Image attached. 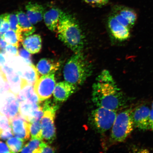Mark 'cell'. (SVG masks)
Instances as JSON below:
<instances>
[{
  "label": "cell",
  "instance_id": "6da1fadb",
  "mask_svg": "<svg viewBox=\"0 0 153 153\" xmlns=\"http://www.w3.org/2000/svg\"><path fill=\"white\" fill-rule=\"evenodd\" d=\"M92 100L97 107L117 111L127 104V97L117 85L111 74L104 70L94 83Z\"/></svg>",
  "mask_w": 153,
  "mask_h": 153
},
{
  "label": "cell",
  "instance_id": "7a4b0ae2",
  "mask_svg": "<svg viewBox=\"0 0 153 153\" xmlns=\"http://www.w3.org/2000/svg\"><path fill=\"white\" fill-rule=\"evenodd\" d=\"M56 32L59 39L74 53L82 51L85 46V36L73 15L64 12L59 21Z\"/></svg>",
  "mask_w": 153,
  "mask_h": 153
},
{
  "label": "cell",
  "instance_id": "3957f363",
  "mask_svg": "<svg viewBox=\"0 0 153 153\" xmlns=\"http://www.w3.org/2000/svg\"><path fill=\"white\" fill-rule=\"evenodd\" d=\"M93 72L92 64L82 51L74 53L67 61L63 75L65 81L78 86L83 85Z\"/></svg>",
  "mask_w": 153,
  "mask_h": 153
},
{
  "label": "cell",
  "instance_id": "277c9868",
  "mask_svg": "<svg viewBox=\"0 0 153 153\" xmlns=\"http://www.w3.org/2000/svg\"><path fill=\"white\" fill-rule=\"evenodd\" d=\"M133 109H126L117 114L111 128V139L114 142L125 141L133 131L134 126L132 118Z\"/></svg>",
  "mask_w": 153,
  "mask_h": 153
},
{
  "label": "cell",
  "instance_id": "5b68a950",
  "mask_svg": "<svg viewBox=\"0 0 153 153\" xmlns=\"http://www.w3.org/2000/svg\"><path fill=\"white\" fill-rule=\"evenodd\" d=\"M117 114L116 111L97 107L91 112L89 123L97 133H104L111 128Z\"/></svg>",
  "mask_w": 153,
  "mask_h": 153
},
{
  "label": "cell",
  "instance_id": "8992f818",
  "mask_svg": "<svg viewBox=\"0 0 153 153\" xmlns=\"http://www.w3.org/2000/svg\"><path fill=\"white\" fill-rule=\"evenodd\" d=\"M55 73L42 76L34 85V91L40 102L50 98L53 94L55 86Z\"/></svg>",
  "mask_w": 153,
  "mask_h": 153
},
{
  "label": "cell",
  "instance_id": "52a82bcc",
  "mask_svg": "<svg viewBox=\"0 0 153 153\" xmlns=\"http://www.w3.org/2000/svg\"><path fill=\"white\" fill-rule=\"evenodd\" d=\"M56 111H46L44 112L41 120L42 140L46 143H52L56 138L54 120Z\"/></svg>",
  "mask_w": 153,
  "mask_h": 153
},
{
  "label": "cell",
  "instance_id": "ba28073f",
  "mask_svg": "<svg viewBox=\"0 0 153 153\" xmlns=\"http://www.w3.org/2000/svg\"><path fill=\"white\" fill-rule=\"evenodd\" d=\"M9 120L13 135L25 142L27 141L30 137V122L20 114Z\"/></svg>",
  "mask_w": 153,
  "mask_h": 153
},
{
  "label": "cell",
  "instance_id": "9c48e42d",
  "mask_svg": "<svg viewBox=\"0 0 153 153\" xmlns=\"http://www.w3.org/2000/svg\"><path fill=\"white\" fill-rule=\"evenodd\" d=\"M151 109L145 105H141L133 109L132 118L134 127L142 130L149 129V116Z\"/></svg>",
  "mask_w": 153,
  "mask_h": 153
},
{
  "label": "cell",
  "instance_id": "30bf717a",
  "mask_svg": "<svg viewBox=\"0 0 153 153\" xmlns=\"http://www.w3.org/2000/svg\"><path fill=\"white\" fill-rule=\"evenodd\" d=\"M78 86L65 81L56 84L53 93V100L57 103L66 101L75 92Z\"/></svg>",
  "mask_w": 153,
  "mask_h": 153
},
{
  "label": "cell",
  "instance_id": "8fae6325",
  "mask_svg": "<svg viewBox=\"0 0 153 153\" xmlns=\"http://www.w3.org/2000/svg\"><path fill=\"white\" fill-rule=\"evenodd\" d=\"M108 24L111 33L117 40L124 41L130 37L129 28L118 22L112 14L108 19Z\"/></svg>",
  "mask_w": 153,
  "mask_h": 153
},
{
  "label": "cell",
  "instance_id": "7c38bea8",
  "mask_svg": "<svg viewBox=\"0 0 153 153\" xmlns=\"http://www.w3.org/2000/svg\"><path fill=\"white\" fill-rule=\"evenodd\" d=\"M113 11L117 14L124 24L130 27H132L137 20L136 13L132 9L123 6L116 5Z\"/></svg>",
  "mask_w": 153,
  "mask_h": 153
},
{
  "label": "cell",
  "instance_id": "4fadbf2b",
  "mask_svg": "<svg viewBox=\"0 0 153 153\" xmlns=\"http://www.w3.org/2000/svg\"><path fill=\"white\" fill-rule=\"evenodd\" d=\"M26 15L32 24L35 25L42 20L45 8L41 4L30 1L26 5Z\"/></svg>",
  "mask_w": 153,
  "mask_h": 153
},
{
  "label": "cell",
  "instance_id": "5bb4252c",
  "mask_svg": "<svg viewBox=\"0 0 153 153\" xmlns=\"http://www.w3.org/2000/svg\"><path fill=\"white\" fill-rule=\"evenodd\" d=\"M64 12L62 10L54 7L45 13L43 17L44 21L50 30L56 32L59 21Z\"/></svg>",
  "mask_w": 153,
  "mask_h": 153
},
{
  "label": "cell",
  "instance_id": "9a60e30c",
  "mask_svg": "<svg viewBox=\"0 0 153 153\" xmlns=\"http://www.w3.org/2000/svg\"><path fill=\"white\" fill-rule=\"evenodd\" d=\"M60 63L58 61L48 58H43L38 62L36 68L40 76L51 73H55L59 70Z\"/></svg>",
  "mask_w": 153,
  "mask_h": 153
},
{
  "label": "cell",
  "instance_id": "2e32d148",
  "mask_svg": "<svg viewBox=\"0 0 153 153\" xmlns=\"http://www.w3.org/2000/svg\"><path fill=\"white\" fill-rule=\"evenodd\" d=\"M22 43L24 48L32 54L39 52L42 49V38L39 34H31L27 36Z\"/></svg>",
  "mask_w": 153,
  "mask_h": 153
},
{
  "label": "cell",
  "instance_id": "e0dca14e",
  "mask_svg": "<svg viewBox=\"0 0 153 153\" xmlns=\"http://www.w3.org/2000/svg\"><path fill=\"white\" fill-rule=\"evenodd\" d=\"M19 23L22 30V36L24 39L27 36L31 35L36 30L35 27L30 22L26 14L22 11L16 12Z\"/></svg>",
  "mask_w": 153,
  "mask_h": 153
},
{
  "label": "cell",
  "instance_id": "ac0fdd59",
  "mask_svg": "<svg viewBox=\"0 0 153 153\" xmlns=\"http://www.w3.org/2000/svg\"><path fill=\"white\" fill-rule=\"evenodd\" d=\"M20 105L16 99L10 97L3 108L2 111L9 119H11L20 114Z\"/></svg>",
  "mask_w": 153,
  "mask_h": 153
},
{
  "label": "cell",
  "instance_id": "d6986e66",
  "mask_svg": "<svg viewBox=\"0 0 153 153\" xmlns=\"http://www.w3.org/2000/svg\"><path fill=\"white\" fill-rule=\"evenodd\" d=\"M39 104H36L30 102L27 100L21 103L20 106V114L23 117L30 121L32 117V114L40 106Z\"/></svg>",
  "mask_w": 153,
  "mask_h": 153
},
{
  "label": "cell",
  "instance_id": "ffe728a7",
  "mask_svg": "<svg viewBox=\"0 0 153 153\" xmlns=\"http://www.w3.org/2000/svg\"><path fill=\"white\" fill-rule=\"evenodd\" d=\"M22 77L26 80L29 83L33 85L39 79L40 76L37 69L33 65L26 66L23 72L19 73Z\"/></svg>",
  "mask_w": 153,
  "mask_h": 153
},
{
  "label": "cell",
  "instance_id": "44dd1931",
  "mask_svg": "<svg viewBox=\"0 0 153 153\" xmlns=\"http://www.w3.org/2000/svg\"><path fill=\"white\" fill-rule=\"evenodd\" d=\"M9 23L10 29L14 30L18 34L20 42L23 41L22 29L19 25L18 16L16 14H10L9 16Z\"/></svg>",
  "mask_w": 153,
  "mask_h": 153
},
{
  "label": "cell",
  "instance_id": "7402d4cb",
  "mask_svg": "<svg viewBox=\"0 0 153 153\" xmlns=\"http://www.w3.org/2000/svg\"><path fill=\"white\" fill-rule=\"evenodd\" d=\"M25 141L15 137L7 140V144L12 153L20 152L23 148Z\"/></svg>",
  "mask_w": 153,
  "mask_h": 153
},
{
  "label": "cell",
  "instance_id": "603a6c76",
  "mask_svg": "<svg viewBox=\"0 0 153 153\" xmlns=\"http://www.w3.org/2000/svg\"><path fill=\"white\" fill-rule=\"evenodd\" d=\"M30 123V134L32 138H37L42 140L41 120H37Z\"/></svg>",
  "mask_w": 153,
  "mask_h": 153
},
{
  "label": "cell",
  "instance_id": "cb8c5ba5",
  "mask_svg": "<svg viewBox=\"0 0 153 153\" xmlns=\"http://www.w3.org/2000/svg\"><path fill=\"white\" fill-rule=\"evenodd\" d=\"M4 37L7 44L19 47L20 39L18 34L12 30L9 29L5 32L4 35Z\"/></svg>",
  "mask_w": 153,
  "mask_h": 153
},
{
  "label": "cell",
  "instance_id": "d4e9b609",
  "mask_svg": "<svg viewBox=\"0 0 153 153\" xmlns=\"http://www.w3.org/2000/svg\"><path fill=\"white\" fill-rule=\"evenodd\" d=\"M43 141L37 138H32L26 144L31 151L32 153H39L41 145Z\"/></svg>",
  "mask_w": 153,
  "mask_h": 153
},
{
  "label": "cell",
  "instance_id": "484cf974",
  "mask_svg": "<svg viewBox=\"0 0 153 153\" xmlns=\"http://www.w3.org/2000/svg\"><path fill=\"white\" fill-rule=\"evenodd\" d=\"M6 78L7 82L10 85L11 87L12 88H16L19 87L21 83L20 78L19 77V74L14 72L13 73L7 75ZM8 83V84H9Z\"/></svg>",
  "mask_w": 153,
  "mask_h": 153
},
{
  "label": "cell",
  "instance_id": "4316f807",
  "mask_svg": "<svg viewBox=\"0 0 153 153\" xmlns=\"http://www.w3.org/2000/svg\"><path fill=\"white\" fill-rule=\"evenodd\" d=\"M19 55L22 57L24 62L29 65H33L30 53L25 49H21L19 51Z\"/></svg>",
  "mask_w": 153,
  "mask_h": 153
},
{
  "label": "cell",
  "instance_id": "83f0119b",
  "mask_svg": "<svg viewBox=\"0 0 153 153\" xmlns=\"http://www.w3.org/2000/svg\"><path fill=\"white\" fill-rule=\"evenodd\" d=\"M86 3L93 7H101L107 5L109 0H83Z\"/></svg>",
  "mask_w": 153,
  "mask_h": 153
},
{
  "label": "cell",
  "instance_id": "f1b7e54d",
  "mask_svg": "<svg viewBox=\"0 0 153 153\" xmlns=\"http://www.w3.org/2000/svg\"><path fill=\"white\" fill-rule=\"evenodd\" d=\"M18 48L15 45L7 44L5 48L6 53L10 56H18L19 55Z\"/></svg>",
  "mask_w": 153,
  "mask_h": 153
},
{
  "label": "cell",
  "instance_id": "f546056e",
  "mask_svg": "<svg viewBox=\"0 0 153 153\" xmlns=\"http://www.w3.org/2000/svg\"><path fill=\"white\" fill-rule=\"evenodd\" d=\"M55 149L53 147L48 145V143L42 141L41 145L40 153H54L55 152Z\"/></svg>",
  "mask_w": 153,
  "mask_h": 153
},
{
  "label": "cell",
  "instance_id": "4dcf8cb0",
  "mask_svg": "<svg viewBox=\"0 0 153 153\" xmlns=\"http://www.w3.org/2000/svg\"><path fill=\"white\" fill-rule=\"evenodd\" d=\"M13 134L11 128L10 127L6 129L3 130L0 133V139L3 140H7L13 137Z\"/></svg>",
  "mask_w": 153,
  "mask_h": 153
},
{
  "label": "cell",
  "instance_id": "1f68e13d",
  "mask_svg": "<svg viewBox=\"0 0 153 153\" xmlns=\"http://www.w3.org/2000/svg\"><path fill=\"white\" fill-rule=\"evenodd\" d=\"M10 127L9 118L3 114L0 118V128L2 129L5 130Z\"/></svg>",
  "mask_w": 153,
  "mask_h": 153
},
{
  "label": "cell",
  "instance_id": "d6a6232c",
  "mask_svg": "<svg viewBox=\"0 0 153 153\" xmlns=\"http://www.w3.org/2000/svg\"><path fill=\"white\" fill-rule=\"evenodd\" d=\"M10 29L9 20H5L0 26V37H3L4 34Z\"/></svg>",
  "mask_w": 153,
  "mask_h": 153
},
{
  "label": "cell",
  "instance_id": "836d02e7",
  "mask_svg": "<svg viewBox=\"0 0 153 153\" xmlns=\"http://www.w3.org/2000/svg\"><path fill=\"white\" fill-rule=\"evenodd\" d=\"M11 151L7 144L0 141V153H11Z\"/></svg>",
  "mask_w": 153,
  "mask_h": 153
},
{
  "label": "cell",
  "instance_id": "e575fe53",
  "mask_svg": "<svg viewBox=\"0 0 153 153\" xmlns=\"http://www.w3.org/2000/svg\"><path fill=\"white\" fill-rule=\"evenodd\" d=\"M7 43L6 42L4 37H0V52L4 53H6L5 48Z\"/></svg>",
  "mask_w": 153,
  "mask_h": 153
},
{
  "label": "cell",
  "instance_id": "d590c367",
  "mask_svg": "<svg viewBox=\"0 0 153 153\" xmlns=\"http://www.w3.org/2000/svg\"><path fill=\"white\" fill-rule=\"evenodd\" d=\"M149 129L153 131V110L151 109L149 116Z\"/></svg>",
  "mask_w": 153,
  "mask_h": 153
},
{
  "label": "cell",
  "instance_id": "8d00e7d4",
  "mask_svg": "<svg viewBox=\"0 0 153 153\" xmlns=\"http://www.w3.org/2000/svg\"><path fill=\"white\" fill-rule=\"evenodd\" d=\"M9 13H6L0 15V26L5 20H9Z\"/></svg>",
  "mask_w": 153,
  "mask_h": 153
},
{
  "label": "cell",
  "instance_id": "74e56055",
  "mask_svg": "<svg viewBox=\"0 0 153 153\" xmlns=\"http://www.w3.org/2000/svg\"><path fill=\"white\" fill-rule=\"evenodd\" d=\"M6 60L4 53L0 52V67L6 64Z\"/></svg>",
  "mask_w": 153,
  "mask_h": 153
},
{
  "label": "cell",
  "instance_id": "f35d334b",
  "mask_svg": "<svg viewBox=\"0 0 153 153\" xmlns=\"http://www.w3.org/2000/svg\"><path fill=\"white\" fill-rule=\"evenodd\" d=\"M152 109H153V102H152Z\"/></svg>",
  "mask_w": 153,
  "mask_h": 153
},
{
  "label": "cell",
  "instance_id": "ab89813d",
  "mask_svg": "<svg viewBox=\"0 0 153 153\" xmlns=\"http://www.w3.org/2000/svg\"><path fill=\"white\" fill-rule=\"evenodd\" d=\"M3 114L1 113V112H0V118H1V116Z\"/></svg>",
  "mask_w": 153,
  "mask_h": 153
},
{
  "label": "cell",
  "instance_id": "60d3db41",
  "mask_svg": "<svg viewBox=\"0 0 153 153\" xmlns=\"http://www.w3.org/2000/svg\"><path fill=\"white\" fill-rule=\"evenodd\" d=\"M0 69H1V68H0Z\"/></svg>",
  "mask_w": 153,
  "mask_h": 153
}]
</instances>
